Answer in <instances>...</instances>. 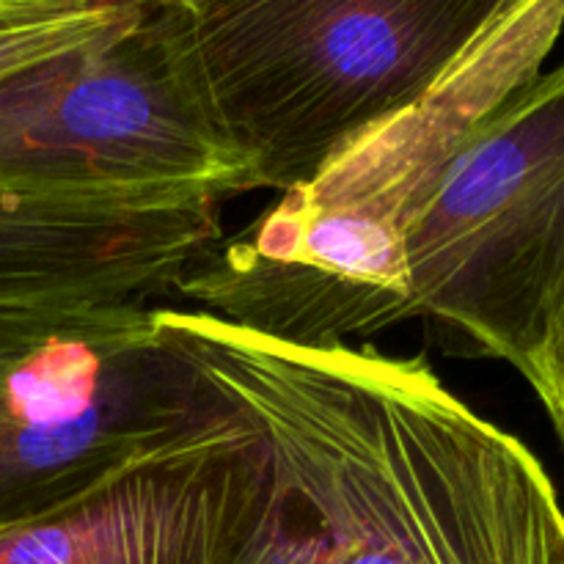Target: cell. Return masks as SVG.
<instances>
[{"label":"cell","mask_w":564,"mask_h":564,"mask_svg":"<svg viewBox=\"0 0 564 564\" xmlns=\"http://www.w3.org/2000/svg\"><path fill=\"white\" fill-rule=\"evenodd\" d=\"M158 319L273 452V501L224 564H564L545 468L422 356L284 345L191 308Z\"/></svg>","instance_id":"cell-1"},{"label":"cell","mask_w":564,"mask_h":564,"mask_svg":"<svg viewBox=\"0 0 564 564\" xmlns=\"http://www.w3.org/2000/svg\"><path fill=\"white\" fill-rule=\"evenodd\" d=\"M564 0H518L424 97L375 124L180 281L191 312L297 347L358 345L405 323V242L446 165L543 72Z\"/></svg>","instance_id":"cell-2"},{"label":"cell","mask_w":564,"mask_h":564,"mask_svg":"<svg viewBox=\"0 0 564 564\" xmlns=\"http://www.w3.org/2000/svg\"><path fill=\"white\" fill-rule=\"evenodd\" d=\"M518 0H196L163 14L248 191L306 185L438 86Z\"/></svg>","instance_id":"cell-3"},{"label":"cell","mask_w":564,"mask_h":564,"mask_svg":"<svg viewBox=\"0 0 564 564\" xmlns=\"http://www.w3.org/2000/svg\"><path fill=\"white\" fill-rule=\"evenodd\" d=\"M231 411L154 303H0V529Z\"/></svg>","instance_id":"cell-4"},{"label":"cell","mask_w":564,"mask_h":564,"mask_svg":"<svg viewBox=\"0 0 564 564\" xmlns=\"http://www.w3.org/2000/svg\"><path fill=\"white\" fill-rule=\"evenodd\" d=\"M564 279V64L455 154L405 242V319L521 372Z\"/></svg>","instance_id":"cell-5"},{"label":"cell","mask_w":564,"mask_h":564,"mask_svg":"<svg viewBox=\"0 0 564 564\" xmlns=\"http://www.w3.org/2000/svg\"><path fill=\"white\" fill-rule=\"evenodd\" d=\"M246 193L242 169L185 75L163 14L0 77V187Z\"/></svg>","instance_id":"cell-6"},{"label":"cell","mask_w":564,"mask_h":564,"mask_svg":"<svg viewBox=\"0 0 564 564\" xmlns=\"http://www.w3.org/2000/svg\"><path fill=\"white\" fill-rule=\"evenodd\" d=\"M273 452L240 416L154 446L28 521L0 564H224L273 501Z\"/></svg>","instance_id":"cell-7"},{"label":"cell","mask_w":564,"mask_h":564,"mask_svg":"<svg viewBox=\"0 0 564 564\" xmlns=\"http://www.w3.org/2000/svg\"><path fill=\"white\" fill-rule=\"evenodd\" d=\"M229 196L198 185L143 191L0 187V303L174 295L224 237Z\"/></svg>","instance_id":"cell-8"},{"label":"cell","mask_w":564,"mask_h":564,"mask_svg":"<svg viewBox=\"0 0 564 564\" xmlns=\"http://www.w3.org/2000/svg\"><path fill=\"white\" fill-rule=\"evenodd\" d=\"M127 17L119 0H0V77L94 42Z\"/></svg>","instance_id":"cell-9"},{"label":"cell","mask_w":564,"mask_h":564,"mask_svg":"<svg viewBox=\"0 0 564 564\" xmlns=\"http://www.w3.org/2000/svg\"><path fill=\"white\" fill-rule=\"evenodd\" d=\"M521 375L543 402L556 438L564 449V279L545 312L543 328L529 352Z\"/></svg>","instance_id":"cell-10"},{"label":"cell","mask_w":564,"mask_h":564,"mask_svg":"<svg viewBox=\"0 0 564 564\" xmlns=\"http://www.w3.org/2000/svg\"><path fill=\"white\" fill-rule=\"evenodd\" d=\"M132 6H191L196 0H127Z\"/></svg>","instance_id":"cell-11"}]
</instances>
